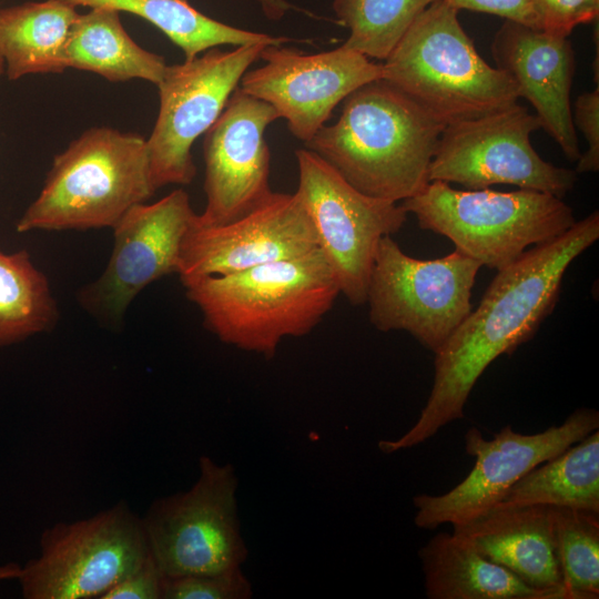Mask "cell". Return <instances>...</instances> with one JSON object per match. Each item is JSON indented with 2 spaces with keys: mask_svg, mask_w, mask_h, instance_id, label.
I'll return each instance as SVG.
<instances>
[{
  "mask_svg": "<svg viewBox=\"0 0 599 599\" xmlns=\"http://www.w3.org/2000/svg\"><path fill=\"white\" fill-rule=\"evenodd\" d=\"M598 238L595 211L497 271L478 306L435 354L432 390L417 422L399 438L380 440L378 448L385 454L412 448L464 418L478 378L497 357L532 338L558 301L567 268Z\"/></svg>",
  "mask_w": 599,
  "mask_h": 599,
  "instance_id": "6da1fadb",
  "label": "cell"
},
{
  "mask_svg": "<svg viewBox=\"0 0 599 599\" xmlns=\"http://www.w3.org/2000/svg\"><path fill=\"white\" fill-rule=\"evenodd\" d=\"M445 125L379 79L344 101L334 124L305 144L362 193L403 202L429 182V166Z\"/></svg>",
  "mask_w": 599,
  "mask_h": 599,
  "instance_id": "7a4b0ae2",
  "label": "cell"
},
{
  "mask_svg": "<svg viewBox=\"0 0 599 599\" xmlns=\"http://www.w3.org/2000/svg\"><path fill=\"white\" fill-rule=\"evenodd\" d=\"M205 326L223 343L273 358L285 337L307 335L341 294L319 248L225 275L181 281Z\"/></svg>",
  "mask_w": 599,
  "mask_h": 599,
  "instance_id": "3957f363",
  "label": "cell"
},
{
  "mask_svg": "<svg viewBox=\"0 0 599 599\" xmlns=\"http://www.w3.org/2000/svg\"><path fill=\"white\" fill-rule=\"evenodd\" d=\"M458 12L444 0L433 2L382 62V80L445 126L519 99L511 78L479 55Z\"/></svg>",
  "mask_w": 599,
  "mask_h": 599,
  "instance_id": "277c9868",
  "label": "cell"
},
{
  "mask_svg": "<svg viewBox=\"0 0 599 599\" xmlns=\"http://www.w3.org/2000/svg\"><path fill=\"white\" fill-rule=\"evenodd\" d=\"M154 192L146 139L109 126L90 128L55 155L40 194L16 230L112 229Z\"/></svg>",
  "mask_w": 599,
  "mask_h": 599,
  "instance_id": "5b68a950",
  "label": "cell"
},
{
  "mask_svg": "<svg viewBox=\"0 0 599 599\" xmlns=\"http://www.w3.org/2000/svg\"><path fill=\"white\" fill-rule=\"evenodd\" d=\"M402 205L420 229L446 236L455 248L497 271L529 246L557 238L577 222L562 199L525 189L461 191L429 181Z\"/></svg>",
  "mask_w": 599,
  "mask_h": 599,
  "instance_id": "8992f818",
  "label": "cell"
},
{
  "mask_svg": "<svg viewBox=\"0 0 599 599\" xmlns=\"http://www.w3.org/2000/svg\"><path fill=\"white\" fill-rule=\"evenodd\" d=\"M237 488L231 464L201 456L197 478L189 489L153 500L141 519L150 555L164 578L242 567L248 549L241 531Z\"/></svg>",
  "mask_w": 599,
  "mask_h": 599,
  "instance_id": "52a82bcc",
  "label": "cell"
},
{
  "mask_svg": "<svg viewBox=\"0 0 599 599\" xmlns=\"http://www.w3.org/2000/svg\"><path fill=\"white\" fill-rule=\"evenodd\" d=\"M22 567L24 599H100L150 557L141 516L124 500L93 516L45 528Z\"/></svg>",
  "mask_w": 599,
  "mask_h": 599,
  "instance_id": "ba28073f",
  "label": "cell"
},
{
  "mask_svg": "<svg viewBox=\"0 0 599 599\" xmlns=\"http://www.w3.org/2000/svg\"><path fill=\"white\" fill-rule=\"evenodd\" d=\"M481 266L457 248L435 260L415 258L384 236L368 280L369 321L380 332H408L436 354L473 309Z\"/></svg>",
  "mask_w": 599,
  "mask_h": 599,
  "instance_id": "9c48e42d",
  "label": "cell"
},
{
  "mask_svg": "<svg viewBox=\"0 0 599 599\" xmlns=\"http://www.w3.org/2000/svg\"><path fill=\"white\" fill-rule=\"evenodd\" d=\"M271 44L232 50L212 48L192 60L167 65L156 84L160 108L146 139L150 179L156 191L190 184L196 174L192 146L214 124L250 67Z\"/></svg>",
  "mask_w": 599,
  "mask_h": 599,
  "instance_id": "30bf717a",
  "label": "cell"
},
{
  "mask_svg": "<svg viewBox=\"0 0 599 599\" xmlns=\"http://www.w3.org/2000/svg\"><path fill=\"white\" fill-rule=\"evenodd\" d=\"M300 195L316 232L318 248L352 305L366 303L370 271L380 240L406 222L402 204L366 195L319 155L295 152Z\"/></svg>",
  "mask_w": 599,
  "mask_h": 599,
  "instance_id": "8fae6325",
  "label": "cell"
},
{
  "mask_svg": "<svg viewBox=\"0 0 599 599\" xmlns=\"http://www.w3.org/2000/svg\"><path fill=\"white\" fill-rule=\"evenodd\" d=\"M541 129L536 114L518 102L443 130L429 166V181L467 190L510 184L562 199L577 181L572 170L545 161L530 142Z\"/></svg>",
  "mask_w": 599,
  "mask_h": 599,
  "instance_id": "7c38bea8",
  "label": "cell"
},
{
  "mask_svg": "<svg viewBox=\"0 0 599 599\" xmlns=\"http://www.w3.org/2000/svg\"><path fill=\"white\" fill-rule=\"evenodd\" d=\"M598 427V410L579 408L561 425L537 434H520L507 425L487 440L476 427L469 428L465 444L467 454L476 459L474 468L443 495L415 496V525L435 529L444 524L461 525L479 517L497 506L524 475Z\"/></svg>",
  "mask_w": 599,
  "mask_h": 599,
  "instance_id": "4fadbf2b",
  "label": "cell"
},
{
  "mask_svg": "<svg viewBox=\"0 0 599 599\" xmlns=\"http://www.w3.org/2000/svg\"><path fill=\"white\" fill-rule=\"evenodd\" d=\"M195 215L182 189L129 209L112 227L114 244L103 273L78 294L81 306L102 323L118 324L144 287L179 273L182 242Z\"/></svg>",
  "mask_w": 599,
  "mask_h": 599,
  "instance_id": "5bb4252c",
  "label": "cell"
},
{
  "mask_svg": "<svg viewBox=\"0 0 599 599\" xmlns=\"http://www.w3.org/2000/svg\"><path fill=\"white\" fill-rule=\"evenodd\" d=\"M260 59L264 64L248 69L238 87L268 103L304 143L352 92L382 79V63L344 45L306 54L284 44H271L262 50Z\"/></svg>",
  "mask_w": 599,
  "mask_h": 599,
  "instance_id": "9a60e30c",
  "label": "cell"
},
{
  "mask_svg": "<svg viewBox=\"0 0 599 599\" xmlns=\"http://www.w3.org/2000/svg\"><path fill=\"white\" fill-rule=\"evenodd\" d=\"M195 219L181 246V281L232 274L318 248L315 229L296 192L272 191L252 210L224 224L201 225Z\"/></svg>",
  "mask_w": 599,
  "mask_h": 599,
  "instance_id": "2e32d148",
  "label": "cell"
},
{
  "mask_svg": "<svg viewBox=\"0 0 599 599\" xmlns=\"http://www.w3.org/2000/svg\"><path fill=\"white\" fill-rule=\"evenodd\" d=\"M277 119L268 103L240 87L232 93L204 134L206 204L196 214L199 224L219 225L235 220L272 193L265 131Z\"/></svg>",
  "mask_w": 599,
  "mask_h": 599,
  "instance_id": "e0dca14e",
  "label": "cell"
},
{
  "mask_svg": "<svg viewBox=\"0 0 599 599\" xmlns=\"http://www.w3.org/2000/svg\"><path fill=\"white\" fill-rule=\"evenodd\" d=\"M491 53L497 68L515 82L519 98L534 106L541 129L569 161H577L581 153L570 104L576 67L568 37L506 20L494 37Z\"/></svg>",
  "mask_w": 599,
  "mask_h": 599,
  "instance_id": "ac0fdd59",
  "label": "cell"
},
{
  "mask_svg": "<svg viewBox=\"0 0 599 599\" xmlns=\"http://www.w3.org/2000/svg\"><path fill=\"white\" fill-rule=\"evenodd\" d=\"M454 532L528 586L555 599H570L562 583L549 506L495 507L455 525Z\"/></svg>",
  "mask_w": 599,
  "mask_h": 599,
  "instance_id": "d6986e66",
  "label": "cell"
},
{
  "mask_svg": "<svg viewBox=\"0 0 599 599\" xmlns=\"http://www.w3.org/2000/svg\"><path fill=\"white\" fill-rule=\"evenodd\" d=\"M419 557L429 599H555L488 560L454 531L432 537Z\"/></svg>",
  "mask_w": 599,
  "mask_h": 599,
  "instance_id": "ffe728a7",
  "label": "cell"
},
{
  "mask_svg": "<svg viewBox=\"0 0 599 599\" xmlns=\"http://www.w3.org/2000/svg\"><path fill=\"white\" fill-rule=\"evenodd\" d=\"M120 13L105 7L79 13L64 47L67 69L90 71L111 82L141 79L156 85L167 67L164 58L139 45Z\"/></svg>",
  "mask_w": 599,
  "mask_h": 599,
  "instance_id": "44dd1931",
  "label": "cell"
},
{
  "mask_svg": "<svg viewBox=\"0 0 599 599\" xmlns=\"http://www.w3.org/2000/svg\"><path fill=\"white\" fill-rule=\"evenodd\" d=\"M75 8L44 0L0 9V52L10 80L67 69L64 47L79 16Z\"/></svg>",
  "mask_w": 599,
  "mask_h": 599,
  "instance_id": "7402d4cb",
  "label": "cell"
},
{
  "mask_svg": "<svg viewBox=\"0 0 599 599\" xmlns=\"http://www.w3.org/2000/svg\"><path fill=\"white\" fill-rule=\"evenodd\" d=\"M535 505L599 514L598 429L524 475L495 507Z\"/></svg>",
  "mask_w": 599,
  "mask_h": 599,
  "instance_id": "603a6c76",
  "label": "cell"
},
{
  "mask_svg": "<svg viewBox=\"0 0 599 599\" xmlns=\"http://www.w3.org/2000/svg\"><path fill=\"white\" fill-rule=\"evenodd\" d=\"M74 7H105L128 12L146 20L170 41L177 45L184 60H192L203 52L221 45H245L254 43L285 44L286 37H274L233 27L215 20L189 0H64Z\"/></svg>",
  "mask_w": 599,
  "mask_h": 599,
  "instance_id": "cb8c5ba5",
  "label": "cell"
},
{
  "mask_svg": "<svg viewBox=\"0 0 599 599\" xmlns=\"http://www.w3.org/2000/svg\"><path fill=\"white\" fill-rule=\"evenodd\" d=\"M59 309L45 275L24 251H0V347L51 331Z\"/></svg>",
  "mask_w": 599,
  "mask_h": 599,
  "instance_id": "d4e9b609",
  "label": "cell"
},
{
  "mask_svg": "<svg viewBox=\"0 0 599 599\" xmlns=\"http://www.w3.org/2000/svg\"><path fill=\"white\" fill-rule=\"evenodd\" d=\"M437 0H334L337 20L349 30L342 44L384 61L417 17Z\"/></svg>",
  "mask_w": 599,
  "mask_h": 599,
  "instance_id": "484cf974",
  "label": "cell"
},
{
  "mask_svg": "<svg viewBox=\"0 0 599 599\" xmlns=\"http://www.w3.org/2000/svg\"><path fill=\"white\" fill-rule=\"evenodd\" d=\"M562 583L570 599L599 597V514L550 507Z\"/></svg>",
  "mask_w": 599,
  "mask_h": 599,
  "instance_id": "4316f807",
  "label": "cell"
},
{
  "mask_svg": "<svg viewBox=\"0 0 599 599\" xmlns=\"http://www.w3.org/2000/svg\"><path fill=\"white\" fill-rule=\"evenodd\" d=\"M252 583L242 567L220 573L164 578L161 599H250Z\"/></svg>",
  "mask_w": 599,
  "mask_h": 599,
  "instance_id": "83f0119b",
  "label": "cell"
},
{
  "mask_svg": "<svg viewBox=\"0 0 599 599\" xmlns=\"http://www.w3.org/2000/svg\"><path fill=\"white\" fill-rule=\"evenodd\" d=\"M538 29L550 34L569 37L585 23L598 21L599 0H530Z\"/></svg>",
  "mask_w": 599,
  "mask_h": 599,
  "instance_id": "f1b7e54d",
  "label": "cell"
},
{
  "mask_svg": "<svg viewBox=\"0 0 599 599\" xmlns=\"http://www.w3.org/2000/svg\"><path fill=\"white\" fill-rule=\"evenodd\" d=\"M572 112L573 126L587 141L588 149L577 160V174L597 172L599 170V85L589 92L581 93Z\"/></svg>",
  "mask_w": 599,
  "mask_h": 599,
  "instance_id": "f546056e",
  "label": "cell"
},
{
  "mask_svg": "<svg viewBox=\"0 0 599 599\" xmlns=\"http://www.w3.org/2000/svg\"><path fill=\"white\" fill-rule=\"evenodd\" d=\"M163 576L151 555L100 599H161Z\"/></svg>",
  "mask_w": 599,
  "mask_h": 599,
  "instance_id": "4dcf8cb0",
  "label": "cell"
},
{
  "mask_svg": "<svg viewBox=\"0 0 599 599\" xmlns=\"http://www.w3.org/2000/svg\"><path fill=\"white\" fill-rule=\"evenodd\" d=\"M457 9L471 10L501 17L538 29L537 18L530 0H444ZM539 30V29H538Z\"/></svg>",
  "mask_w": 599,
  "mask_h": 599,
  "instance_id": "1f68e13d",
  "label": "cell"
},
{
  "mask_svg": "<svg viewBox=\"0 0 599 599\" xmlns=\"http://www.w3.org/2000/svg\"><path fill=\"white\" fill-rule=\"evenodd\" d=\"M258 4L263 14L271 21H280L284 16L294 9L287 0H253Z\"/></svg>",
  "mask_w": 599,
  "mask_h": 599,
  "instance_id": "d6a6232c",
  "label": "cell"
},
{
  "mask_svg": "<svg viewBox=\"0 0 599 599\" xmlns=\"http://www.w3.org/2000/svg\"><path fill=\"white\" fill-rule=\"evenodd\" d=\"M21 567L22 566L17 562H7L4 565H0V581L18 579L21 572Z\"/></svg>",
  "mask_w": 599,
  "mask_h": 599,
  "instance_id": "836d02e7",
  "label": "cell"
},
{
  "mask_svg": "<svg viewBox=\"0 0 599 599\" xmlns=\"http://www.w3.org/2000/svg\"><path fill=\"white\" fill-rule=\"evenodd\" d=\"M4 68H6L4 67V60H3V57H2V54L0 52V75L3 73Z\"/></svg>",
  "mask_w": 599,
  "mask_h": 599,
  "instance_id": "e575fe53",
  "label": "cell"
}]
</instances>
